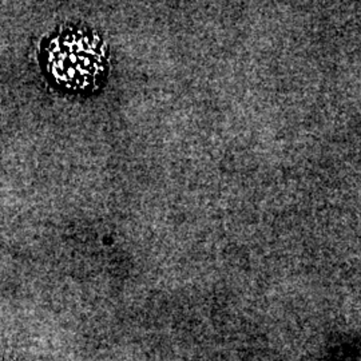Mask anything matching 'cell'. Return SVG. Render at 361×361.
I'll return each mask as SVG.
<instances>
[{
	"instance_id": "cell-1",
	"label": "cell",
	"mask_w": 361,
	"mask_h": 361,
	"mask_svg": "<svg viewBox=\"0 0 361 361\" xmlns=\"http://www.w3.org/2000/svg\"><path fill=\"white\" fill-rule=\"evenodd\" d=\"M42 66L62 87L94 89L106 71L102 40L87 30H61L42 44Z\"/></svg>"
}]
</instances>
